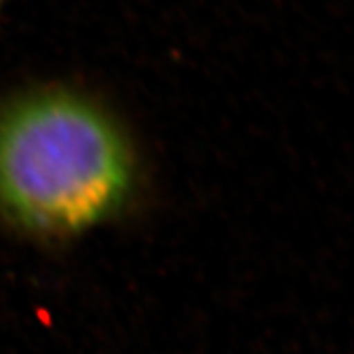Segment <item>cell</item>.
<instances>
[{
    "mask_svg": "<svg viewBox=\"0 0 354 354\" xmlns=\"http://www.w3.org/2000/svg\"><path fill=\"white\" fill-rule=\"evenodd\" d=\"M140 183L134 145L105 105L46 87L0 105V221L64 243L116 219Z\"/></svg>",
    "mask_w": 354,
    "mask_h": 354,
    "instance_id": "1",
    "label": "cell"
},
{
    "mask_svg": "<svg viewBox=\"0 0 354 354\" xmlns=\"http://www.w3.org/2000/svg\"><path fill=\"white\" fill-rule=\"evenodd\" d=\"M6 2H8V0H0V13H2V10H4Z\"/></svg>",
    "mask_w": 354,
    "mask_h": 354,
    "instance_id": "2",
    "label": "cell"
}]
</instances>
